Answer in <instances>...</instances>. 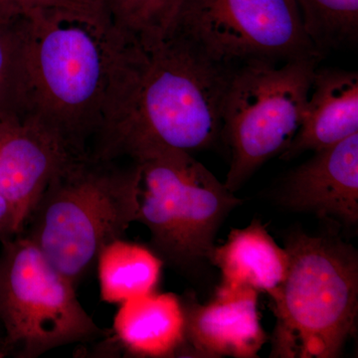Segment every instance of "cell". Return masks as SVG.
I'll list each match as a JSON object with an SVG mask.
<instances>
[{"label": "cell", "instance_id": "6", "mask_svg": "<svg viewBox=\"0 0 358 358\" xmlns=\"http://www.w3.org/2000/svg\"><path fill=\"white\" fill-rule=\"evenodd\" d=\"M0 322L6 355L36 358L106 336L81 305L76 286L25 234L1 242Z\"/></svg>", "mask_w": 358, "mask_h": 358}, {"label": "cell", "instance_id": "2", "mask_svg": "<svg viewBox=\"0 0 358 358\" xmlns=\"http://www.w3.org/2000/svg\"><path fill=\"white\" fill-rule=\"evenodd\" d=\"M16 25V113L73 157L89 154L109 69L110 41L103 18L82 7H54L33 10Z\"/></svg>", "mask_w": 358, "mask_h": 358}, {"label": "cell", "instance_id": "13", "mask_svg": "<svg viewBox=\"0 0 358 358\" xmlns=\"http://www.w3.org/2000/svg\"><path fill=\"white\" fill-rule=\"evenodd\" d=\"M113 331L122 350L134 357H179L185 345L181 299L152 292L124 301L115 313Z\"/></svg>", "mask_w": 358, "mask_h": 358}, {"label": "cell", "instance_id": "12", "mask_svg": "<svg viewBox=\"0 0 358 358\" xmlns=\"http://www.w3.org/2000/svg\"><path fill=\"white\" fill-rule=\"evenodd\" d=\"M358 134V74L317 68L300 128L281 159L319 152Z\"/></svg>", "mask_w": 358, "mask_h": 358}, {"label": "cell", "instance_id": "17", "mask_svg": "<svg viewBox=\"0 0 358 358\" xmlns=\"http://www.w3.org/2000/svg\"><path fill=\"white\" fill-rule=\"evenodd\" d=\"M308 37L320 54L358 42V0H296Z\"/></svg>", "mask_w": 358, "mask_h": 358}, {"label": "cell", "instance_id": "21", "mask_svg": "<svg viewBox=\"0 0 358 358\" xmlns=\"http://www.w3.org/2000/svg\"><path fill=\"white\" fill-rule=\"evenodd\" d=\"M78 6L83 7L87 10L91 11L96 15L100 16L105 20V9L106 2L107 0H73Z\"/></svg>", "mask_w": 358, "mask_h": 358}, {"label": "cell", "instance_id": "22", "mask_svg": "<svg viewBox=\"0 0 358 358\" xmlns=\"http://www.w3.org/2000/svg\"><path fill=\"white\" fill-rule=\"evenodd\" d=\"M6 357V350H4L3 341H2V338H0V358H3Z\"/></svg>", "mask_w": 358, "mask_h": 358}, {"label": "cell", "instance_id": "8", "mask_svg": "<svg viewBox=\"0 0 358 358\" xmlns=\"http://www.w3.org/2000/svg\"><path fill=\"white\" fill-rule=\"evenodd\" d=\"M164 39L228 67L322 58L296 0H176Z\"/></svg>", "mask_w": 358, "mask_h": 358}, {"label": "cell", "instance_id": "18", "mask_svg": "<svg viewBox=\"0 0 358 358\" xmlns=\"http://www.w3.org/2000/svg\"><path fill=\"white\" fill-rule=\"evenodd\" d=\"M18 56L20 38L16 20L0 21V109L16 112Z\"/></svg>", "mask_w": 358, "mask_h": 358}, {"label": "cell", "instance_id": "4", "mask_svg": "<svg viewBox=\"0 0 358 358\" xmlns=\"http://www.w3.org/2000/svg\"><path fill=\"white\" fill-rule=\"evenodd\" d=\"M286 278L271 298L272 357L336 358L357 331L358 256L338 238L289 235Z\"/></svg>", "mask_w": 358, "mask_h": 358}, {"label": "cell", "instance_id": "10", "mask_svg": "<svg viewBox=\"0 0 358 358\" xmlns=\"http://www.w3.org/2000/svg\"><path fill=\"white\" fill-rule=\"evenodd\" d=\"M72 157L34 122L0 109V194L13 204L22 233L52 176Z\"/></svg>", "mask_w": 358, "mask_h": 358}, {"label": "cell", "instance_id": "15", "mask_svg": "<svg viewBox=\"0 0 358 358\" xmlns=\"http://www.w3.org/2000/svg\"><path fill=\"white\" fill-rule=\"evenodd\" d=\"M164 262L152 249L117 239L99 254L96 267L101 298L109 303L152 293L162 275Z\"/></svg>", "mask_w": 358, "mask_h": 358}, {"label": "cell", "instance_id": "14", "mask_svg": "<svg viewBox=\"0 0 358 358\" xmlns=\"http://www.w3.org/2000/svg\"><path fill=\"white\" fill-rule=\"evenodd\" d=\"M210 263L222 275L220 286L247 287L272 296L286 278L289 257L265 226L254 220L247 227L231 231L225 243L214 248Z\"/></svg>", "mask_w": 358, "mask_h": 358}, {"label": "cell", "instance_id": "16", "mask_svg": "<svg viewBox=\"0 0 358 358\" xmlns=\"http://www.w3.org/2000/svg\"><path fill=\"white\" fill-rule=\"evenodd\" d=\"M176 0H107L103 14L107 35L117 45L150 50L162 43Z\"/></svg>", "mask_w": 358, "mask_h": 358}, {"label": "cell", "instance_id": "19", "mask_svg": "<svg viewBox=\"0 0 358 358\" xmlns=\"http://www.w3.org/2000/svg\"><path fill=\"white\" fill-rule=\"evenodd\" d=\"M54 7L81 6L73 0H0V21L13 22L33 10Z\"/></svg>", "mask_w": 358, "mask_h": 358}, {"label": "cell", "instance_id": "1", "mask_svg": "<svg viewBox=\"0 0 358 358\" xmlns=\"http://www.w3.org/2000/svg\"><path fill=\"white\" fill-rule=\"evenodd\" d=\"M235 67L164 39L150 50L113 47L98 131L90 154L140 162L167 150L192 152L222 140Z\"/></svg>", "mask_w": 358, "mask_h": 358}, {"label": "cell", "instance_id": "11", "mask_svg": "<svg viewBox=\"0 0 358 358\" xmlns=\"http://www.w3.org/2000/svg\"><path fill=\"white\" fill-rule=\"evenodd\" d=\"M280 199L308 212L355 226L358 222V134L315 152L285 179Z\"/></svg>", "mask_w": 358, "mask_h": 358}, {"label": "cell", "instance_id": "5", "mask_svg": "<svg viewBox=\"0 0 358 358\" xmlns=\"http://www.w3.org/2000/svg\"><path fill=\"white\" fill-rule=\"evenodd\" d=\"M138 164L136 221L150 231V249L178 272L210 262L219 228L242 200L187 152L167 150Z\"/></svg>", "mask_w": 358, "mask_h": 358}, {"label": "cell", "instance_id": "7", "mask_svg": "<svg viewBox=\"0 0 358 358\" xmlns=\"http://www.w3.org/2000/svg\"><path fill=\"white\" fill-rule=\"evenodd\" d=\"M320 60L251 62L234 68L224 101L222 129V140L231 150L224 182L230 192L239 190L259 167L291 145Z\"/></svg>", "mask_w": 358, "mask_h": 358}, {"label": "cell", "instance_id": "9", "mask_svg": "<svg viewBox=\"0 0 358 358\" xmlns=\"http://www.w3.org/2000/svg\"><path fill=\"white\" fill-rule=\"evenodd\" d=\"M254 289L219 286L205 305L181 299L185 317L182 355L255 358L267 341Z\"/></svg>", "mask_w": 358, "mask_h": 358}, {"label": "cell", "instance_id": "3", "mask_svg": "<svg viewBox=\"0 0 358 358\" xmlns=\"http://www.w3.org/2000/svg\"><path fill=\"white\" fill-rule=\"evenodd\" d=\"M141 179L138 162L70 157L52 176L23 234L77 287L100 252L136 222Z\"/></svg>", "mask_w": 358, "mask_h": 358}, {"label": "cell", "instance_id": "20", "mask_svg": "<svg viewBox=\"0 0 358 358\" xmlns=\"http://www.w3.org/2000/svg\"><path fill=\"white\" fill-rule=\"evenodd\" d=\"M22 234L13 204L0 194V243Z\"/></svg>", "mask_w": 358, "mask_h": 358}]
</instances>
